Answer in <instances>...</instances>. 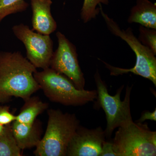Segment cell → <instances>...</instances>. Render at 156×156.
Returning a JSON list of instances; mask_svg holds the SVG:
<instances>
[{
  "label": "cell",
  "mask_w": 156,
  "mask_h": 156,
  "mask_svg": "<svg viewBox=\"0 0 156 156\" xmlns=\"http://www.w3.org/2000/svg\"><path fill=\"white\" fill-rule=\"evenodd\" d=\"M28 6L24 0H0V23L9 15L25 11Z\"/></svg>",
  "instance_id": "cell-15"
},
{
  "label": "cell",
  "mask_w": 156,
  "mask_h": 156,
  "mask_svg": "<svg viewBox=\"0 0 156 156\" xmlns=\"http://www.w3.org/2000/svg\"><path fill=\"white\" fill-rule=\"evenodd\" d=\"M22 155L12 134L11 124L6 126L5 131L0 134V156Z\"/></svg>",
  "instance_id": "cell-14"
},
{
  "label": "cell",
  "mask_w": 156,
  "mask_h": 156,
  "mask_svg": "<svg viewBox=\"0 0 156 156\" xmlns=\"http://www.w3.org/2000/svg\"><path fill=\"white\" fill-rule=\"evenodd\" d=\"M105 138L101 127L89 129L80 126L70 140L66 156H100Z\"/></svg>",
  "instance_id": "cell-9"
},
{
  "label": "cell",
  "mask_w": 156,
  "mask_h": 156,
  "mask_svg": "<svg viewBox=\"0 0 156 156\" xmlns=\"http://www.w3.org/2000/svg\"><path fill=\"white\" fill-rule=\"evenodd\" d=\"M15 36L23 43L27 51V58L36 68L50 67L53 53V41L50 35L34 32L23 23L12 27Z\"/></svg>",
  "instance_id": "cell-7"
},
{
  "label": "cell",
  "mask_w": 156,
  "mask_h": 156,
  "mask_svg": "<svg viewBox=\"0 0 156 156\" xmlns=\"http://www.w3.org/2000/svg\"><path fill=\"white\" fill-rule=\"evenodd\" d=\"M156 29L147 28L141 26L140 28L139 40L143 44L147 46L155 55L156 54Z\"/></svg>",
  "instance_id": "cell-17"
},
{
  "label": "cell",
  "mask_w": 156,
  "mask_h": 156,
  "mask_svg": "<svg viewBox=\"0 0 156 156\" xmlns=\"http://www.w3.org/2000/svg\"><path fill=\"white\" fill-rule=\"evenodd\" d=\"M113 140L116 156L156 155V132L133 120L118 128Z\"/></svg>",
  "instance_id": "cell-5"
},
{
  "label": "cell",
  "mask_w": 156,
  "mask_h": 156,
  "mask_svg": "<svg viewBox=\"0 0 156 156\" xmlns=\"http://www.w3.org/2000/svg\"><path fill=\"white\" fill-rule=\"evenodd\" d=\"M150 120L151 121H156V110L154 112H150L147 111L143 113L141 115V117L138 121H136L137 122L143 123L145 120Z\"/></svg>",
  "instance_id": "cell-20"
},
{
  "label": "cell",
  "mask_w": 156,
  "mask_h": 156,
  "mask_svg": "<svg viewBox=\"0 0 156 156\" xmlns=\"http://www.w3.org/2000/svg\"><path fill=\"white\" fill-rule=\"evenodd\" d=\"M100 11L111 32L125 41L135 53L136 62L132 68L123 69L115 67L102 61L110 72L111 75L119 76L132 73L136 75L148 79L156 86V58L155 54L148 47L143 44L132 33L131 28L122 30L119 25L110 18L99 5Z\"/></svg>",
  "instance_id": "cell-4"
},
{
  "label": "cell",
  "mask_w": 156,
  "mask_h": 156,
  "mask_svg": "<svg viewBox=\"0 0 156 156\" xmlns=\"http://www.w3.org/2000/svg\"><path fill=\"white\" fill-rule=\"evenodd\" d=\"M48 126L44 135L36 147V156H66L68 146L80 126L75 114L49 109Z\"/></svg>",
  "instance_id": "cell-2"
},
{
  "label": "cell",
  "mask_w": 156,
  "mask_h": 156,
  "mask_svg": "<svg viewBox=\"0 0 156 156\" xmlns=\"http://www.w3.org/2000/svg\"><path fill=\"white\" fill-rule=\"evenodd\" d=\"M30 2L33 30L50 35L57 28V23L51 14L52 0H30Z\"/></svg>",
  "instance_id": "cell-10"
},
{
  "label": "cell",
  "mask_w": 156,
  "mask_h": 156,
  "mask_svg": "<svg viewBox=\"0 0 156 156\" xmlns=\"http://www.w3.org/2000/svg\"><path fill=\"white\" fill-rule=\"evenodd\" d=\"M97 90V103L104 111L107 120L105 131V137L110 138L115 128L132 121L130 110V95L131 87L126 88V96L123 101L121 100V94L123 86L118 89L114 96L110 95L106 84L101 80L98 72L95 75Z\"/></svg>",
  "instance_id": "cell-6"
},
{
  "label": "cell",
  "mask_w": 156,
  "mask_h": 156,
  "mask_svg": "<svg viewBox=\"0 0 156 156\" xmlns=\"http://www.w3.org/2000/svg\"><path fill=\"white\" fill-rule=\"evenodd\" d=\"M100 156H116L114 151L112 142L105 140L103 143Z\"/></svg>",
  "instance_id": "cell-19"
},
{
  "label": "cell",
  "mask_w": 156,
  "mask_h": 156,
  "mask_svg": "<svg viewBox=\"0 0 156 156\" xmlns=\"http://www.w3.org/2000/svg\"><path fill=\"white\" fill-rule=\"evenodd\" d=\"M24 101L20 113L16 115V119L17 122L23 124H32L37 117L49 108L48 103L43 102L37 96H31Z\"/></svg>",
  "instance_id": "cell-13"
},
{
  "label": "cell",
  "mask_w": 156,
  "mask_h": 156,
  "mask_svg": "<svg viewBox=\"0 0 156 156\" xmlns=\"http://www.w3.org/2000/svg\"><path fill=\"white\" fill-rule=\"evenodd\" d=\"M57 49L53 52L50 67L67 77L79 89H84L85 80L79 65L76 47L60 32L56 33Z\"/></svg>",
  "instance_id": "cell-8"
},
{
  "label": "cell",
  "mask_w": 156,
  "mask_h": 156,
  "mask_svg": "<svg viewBox=\"0 0 156 156\" xmlns=\"http://www.w3.org/2000/svg\"><path fill=\"white\" fill-rule=\"evenodd\" d=\"M128 21L136 23L147 28L156 29V5L149 0H136Z\"/></svg>",
  "instance_id": "cell-12"
},
{
  "label": "cell",
  "mask_w": 156,
  "mask_h": 156,
  "mask_svg": "<svg viewBox=\"0 0 156 156\" xmlns=\"http://www.w3.org/2000/svg\"><path fill=\"white\" fill-rule=\"evenodd\" d=\"M11 131L17 145L21 150L36 147L42 139V124L36 119L32 124L19 122L16 120L11 124Z\"/></svg>",
  "instance_id": "cell-11"
},
{
  "label": "cell",
  "mask_w": 156,
  "mask_h": 156,
  "mask_svg": "<svg viewBox=\"0 0 156 156\" xmlns=\"http://www.w3.org/2000/svg\"><path fill=\"white\" fill-rule=\"evenodd\" d=\"M34 77L50 101L66 106H82L97 99L96 90L79 89L67 77L50 67L34 73Z\"/></svg>",
  "instance_id": "cell-3"
},
{
  "label": "cell",
  "mask_w": 156,
  "mask_h": 156,
  "mask_svg": "<svg viewBox=\"0 0 156 156\" xmlns=\"http://www.w3.org/2000/svg\"><path fill=\"white\" fill-rule=\"evenodd\" d=\"M108 3V0H84L81 9V19L84 23L89 22L95 18L99 13L100 9H97L98 5H107Z\"/></svg>",
  "instance_id": "cell-16"
},
{
  "label": "cell",
  "mask_w": 156,
  "mask_h": 156,
  "mask_svg": "<svg viewBox=\"0 0 156 156\" xmlns=\"http://www.w3.org/2000/svg\"><path fill=\"white\" fill-rule=\"evenodd\" d=\"M36 68L19 51L0 52V104L12 97L25 101L41 89L34 77Z\"/></svg>",
  "instance_id": "cell-1"
},
{
  "label": "cell",
  "mask_w": 156,
  "mask_h": 156,
  "mask_svg": "<svg viewBox=\"0 0 156 156\" xmlns=\"http://www.w3.org/2000/svg\"><path fill=\"white\" fill-rule=\"evenodd\" d=\"M16 119V115L10 112V107L0 105V124L4 126L10 125Z\"/></svg>",
  "instance_id": "cell-18"
},
{
  "label": "cell",
  "mask_w": 156,
  "mask_h": 156,
  "mask_svg": "<svg viewBox=\"0 0 156 156\" xmlns=\"http://www.w3.org/2000/svg\"><path fill=\"white\" fill-rule=\"evenodd\" d=\"M6 126H4L0 124V134H2L5 129Z\"/></svg>",
  "instance_id": "cell-21"
}]
</instances>
